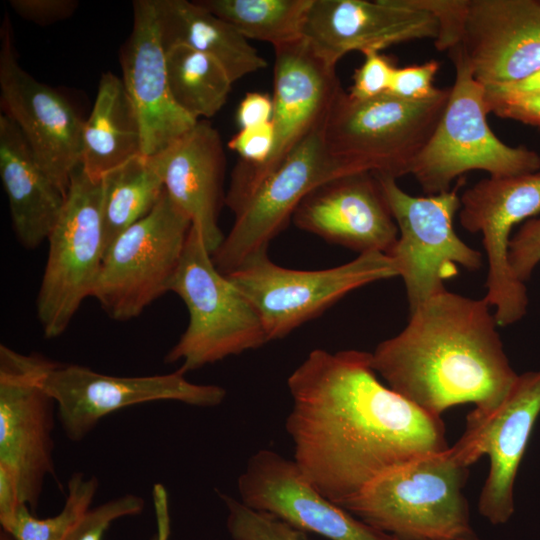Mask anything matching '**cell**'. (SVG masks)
<instances>
[{"label":"cell","mask_w":540,"mask_h":540,"mask_svg":"<svg viewBox=\"0 0 540 540\" xmlns=\"http://www.w3.org/2000/svg\"><path fill=\"white\" fill-rule=\"evenodd\" d=\"M287 385L293 461L340 507L394 468L449 448L441 418L384 386L369 352L312 350Z\"/></svg>","instance_id":"cell-1"},{"label":"cell","mask_w":540,"mask_h":540,"mask_svg":"<svg viewBox=\"0 0 540 540\" xmlns=\"http://www.w3.org/2000/svg\"><path fill=\"white\" fill-rule=\"evenodd\" d=\"M484 299L448 290L410 311L405 328L371 353L389 387L425 412L473 403L486 416L505 399L517 374L505 353L494 312Z\"/></svg>","instance_id":"cell-2"},{"label":"cell","mask_w":540,"mask_h":540,"mask_svg":"<svg viewBox=\"0 0 540 540\" xmlns=\"http://www.w3.org/2000/svg\"><path fill=\"white\" fill-rule=\"evenodd\" d=\"M468 473L449 447L394 468L341 507L401 540L469 538Z\"/></svg>","instance_id":"cell-3"},{"label":"cell","mask_w":540,"mask_h":540,"mask_svg":"<svg viewBox=\"0 0 540 540\" xmlns=\"http://www.w3.org/2000/svg\"><path fill=\"white\" fill-rule=\"evenodd\" d=\"M455 67L443 113L415 159L412 174L428 195L451 189L465 173L482 170L491 177L540 170V155L500 140L487 121L486 90L473 76L461 44L449 52Z\"/></svg>","instance_id":"cell-4"},{"label":"cell","mask_w":540,"mask_h":540,"mask_svg":"<svg viewBox=\"0 0 540 540\" xmlns=\"http://www.w3.org/2000/svg\"><path fill=\"white\" fill-rule=\"evenodd\" d=\"M188 311V324L166 363L184 373L268 342L261 318L243 292L215 266L200 231L192 225L171 282Z\"/></svg>","instance_id":"cell-5"},{"label":"cell","mask_w":540,"mask_h":540,"mask_svg":"<svg viewBox=\"0 0 540 540\" xmlns=\"http://www.w3.org/2000/svg\"><path fill=\"white\" fill-rule=\"evenodd\" d=\"M450 88L412 102L389 93L357 100L343 89L323 126L330 155L349 173L371 172L397 179L410 174L446 106Z\"/></svg>","instance_id":"cell-6"},{"label":"cell","mask_w":540,"mask_h":540,"mask_svg":"<svg viewBox=\"0 0 540 540\" xmlns=\"http://www.w3.org/2000/svg\"><path fill=\"white\" fill-rule=\"evenodd\" d=\"M374 175L398 228L389 256L403 279L409 312L446 291L445 281L457 276L460 266L469 271L482 268L481 252L465 243L453 226L465 178L448 191L414 196L402 190L395 178Z\"/></svg>","instance_id":"cell-7"},{"label":"cell","mask_w":540,"mask_h":540,"mask_svg":"<svg viewBox=\"0 0 540 540\" xmlns=\"http://www.w3.org/2000/svg\"><path fill=\"white\" fill-rule=\"evenodd\" d=\"M56 362L0 345V471L34 513L46 479L55 474L57 404L45 388Z\"/></svg>","instance_id":"cell-8"},{"label":"cell","mask_w":540,"mask_h":540,"mask_svg":"<svg viewBox=\"0 0 540 540\" xmlns=\"http://www.w3.org/2000/svg\"><path fill=\"white\" fill-rule=\"evenodd\" d=\"M227 276L258 312L269 342L284 338L351 291L399 275L391 256L368 252L321 270L285 268L262 253Z\"/></svg>","instance_id":"cell-9"},{"label":"cell","mask_w":540,"mask_h":540,"mask_svg":"<svg viewBox=\"0 0 540 540\" xmlns=\"http://www.w3.org/2000/svg\"><path fill=\"white\" fill-rule=\"evenodd\" d=\"M47 241L36 312L44 336L56 338L92 297L104 258L102 182L90 178L81 164L71 175L63 211Z\"/></svg>","instance_id":"cell-10"},{"label":"cell","mask_w":540,"mask_h":540,"mask_svg":"<svg viewBox=\"0 0 540 540\" xmlns=\"http://www.w3.org/2000/svg\"><path fill=\"white\" fill-rule=\"evenodd\" d=\"M191 227L164 190L155 207L114 241L92 295L110 318H136L170 291Z\"/></svg>","instance_id":"cell-11"},{"label":"cell","mask_w":540,"mask_h":540,"mask_svg":"<svg viewBox=\"0 0 540 540\" xmlns=\"http://www.w3.org/2000/svg\"><path fill=\"white\" fill-rule=\"evenodd\" d=\"M274 50V146L262 166L249 171L233 169L225 204L234 214L286 157L325 122L342 90L335 67L320 59L304 38Z\"/></svg>","instance_id":"cell-12"},{"label":"cell","mask_w":540,"mask_h":540,"mask_svg":"<svg viewBox=\"0 0 540 540\" xmlns=\"http://www.w3.org/2000/svg\"><path fill=\"white\" fill-rule=\"evenodd\" d=\"M324 123L286 157L235 214L229 234L212 254L220 272L228 275L251 258L267 253L270 242L286 227L309 192L330 179L350 174L328 152Z\"/></svg>","instance_id":"cell-13"},{"label":"cell","mask_w":540,"mask_h":540,"mask_svg":"<svg viewBox=\"0 0 540 540\" xmlns=\"http://www.w3.org/2000/svg\"><path fill=\"white\" fill-rule=\"evenodd\" d=\"M459 221L471 233H481L487 257L486 294L498 326H509L527 313L524 283L509 266L513 228L540 214V171L483 179L460 196Z\"/></svg>","instance_id":"cell-14"},{"label":"cell","mask_w":540,"mask_h":540,"mask_svg":"<svg viewBox=\"0 0 540 540\" xmlns=\"http://www.w3.org/2000/svg\"><path fill=\"white\" fill-rule=\"evenodd\" d=\"M45 388L57 404V420L72 442L83 440L109 414L133 405L177 401L216 407L226 396L218 385L196 384L180 369L168 374L111 376L78 364L56 363Z\"/></svg>","instance_id":"cell-15"},{"label":"cell","mask_w":540,"mask_h":540,"mask_svg":"<svg viewBox=\"0 0 540 540\" xmlns=\"http://www.w3.org/2000/svg\"><path fill=\"white\" fill-rule=\"evenodd\" d=\"M0 102L44 171L65 191L81 164L83 122L59 92L18 63L6 13L0 28Z\"/></svg>","instance_id":"cell-16"},{"label":"cell","mask_w":540,"mask_h":540,"mask_svg":"<svg viewBox=\"0 0 540 540\" xmlns=\"http://www.w3.org/2000/svg\"><path fill=\"white\" fill-rule=\"evenodd\" d=\"M540 414V370L518 375L502 403L486 416L468 414L466 428L452 452L466 466L483 455L489 474L478 511L493 525L508 522L514 507V483L530 435Z\"/></svg>","instance_id":"cell-17"},{"label":"cell","mask_w":540,"mask_h":540,"mask_svg":"<svg viewBox=\"0 0 540 540\" xmlns=\"http://www.w3.org/2000/svg\"><path fill=\"white\" fill-rule=\"evenodd\" d=\"M240 501L300 531L330 540H401L378 530L322 496L293 460L262 449L238 478Z\"/></svg>","instance_id":"cell-18"},{"label":"cell","mask_w":540,"mask_h":540,"mask_svg":"<svg viewBox=\"0 0 540 540\" xmlns=\"http://www.w3.org/2000/svg\"><path fill=\"white\" fill-rule=\"evenodd\" d=\"M438 36L435 18L399 0H313L303 38L326 64L347 53L378 51Z\"/></svg>","instance_id":"cell-19"},{"label":"cell","mask_w":540,"mask_h":540,"mask_svg":"<svg viewBox=\"0 0 540 540\" xmlns=\"http://www.w3.org/2000/svg\"><path fill=\"white\" fill-rule=\"evenodd\" d=\"M303 231L359 254L390 255L398 228L377 177L357 172L330 179L309 192L292 219Z\"/></svg>","instance_id":"cell-20"},{"label":"cell","mask_w":540,"mask_h":540,"mask_svg":"<svg viewBox=\"0 0 540 540\" xmlns=\"http://www.w3.org/2000/svg\"><path fill=\"white\" fill-rule=\"evenodd\" d=\"M132 6V31L120 53L121 79L137 115L142 153L154 155L172 146L197 120L171 95L154 0H136Z\"/></svg>","instance_id":"cell-21"},{"label":"cell","mask_w":540,"mask_h":540,"mask_svg":"<svg viewBox=\"0 0 540 540\" xmlns=\"http://www.w3.org/2000/svg\"><path fill=\"white\" fill-rule=\"evenodd\" d=\"M461 46L484 87L531 75L540 69V0H469Z\"/></svg>","instance_id":"cell-22"},{"label":"cell","mask_w":540,"mask_h":540,"mask_svg":"<svg viewBox=\"0 0 540 540\" xmlns=\"http://www.w3.org/2000/svg\"><path fill=\"white\" fill-rule=\"evenodd\" d=\"M225 152L218 131L200 119L166 150L164 189L187 215L213 254L224 239L219 212L225 204Z\"/></svg>","instance_id":"cell-23"},{"label":"cell","mask_w":540,"mask_h":540,"mask_svg":"<svg viewBox=\"0 0 540 540\" xmlns=\"http://www.w3.org/2000/svg\"><path fill=\"white\" fill-rule=\"evenodd\" d=\"M0 176L20 244L35 249L55 227L67 191L40 166L17 126L0 116Z\"/></svg>","instance_id":"cell-24"},{"label":"cell","mask_w":540,"mask_h":540,"mask_svg":"<svg viewBox=\"0 0 540 540\" xmlns=\"http://www.w3.org/2000/svg\"><path fill=\"white\" fill-rule=\"evenodd\" d=\"M162 45H184L215 59L234 83L267 65L234 26L196 1L154 0Z\"/></svg>","instance_id":"cell-25"},{"label":"cell","mask_w":540,"mask_h":540,"mask_svg":"<svg viewBox=\"0 0 540 540\" xmlns=\"http://www.w3.org/2000/svg\"><path fill=\"white\" fill-rule=\"evenodd\" d=\"M142 153L136 112L122 79L102 74L95 102L82 128L81 166L93 180Z\"/></svg>","instance_id":"cell-26"},{"label":"cell","mask_w":540,"mask_h":540,"mask_svg":"<svg viewBox=\"0 0 540 540\" xmlns=\"http://www.w3.org/2000/svg\"><path fill=\"white\" fill-rule=\"evenodd\" d=\"M166 150L138 154L105 174L102 179L104 255L130 226L145 217L164 192Z\"/></svg>","instance_id":"cell-27"},{"label":"cell","mask_w":540,"mask_h":540,"mask_svg":"<svg viewBox=\"0 0 540 540\" xmlns=\"http://www.w3.org/2000/svg\"><path fill=\"white\" fill-rule=\"evenodd\" d=\"M168 85L177 106L195 120L225 105L233 82L212 57L184 45L166 50Z\"/></svg>","instance_id":"cell-28"},{"label":"cell","mask_w":540,"mask_h":540,"mask_svg":"<svg viewBox=\"0 0 540 540\" xmlns=\"http://www.w3.org/2000/svg\"><path fill=\"white\" fill-rule=\"evenodd\" d=\"M199 5L234 26L245 38L273 47L303 38L313 0H199Z\"/></svg>","instance_id":"cell-29"},{"label":"cell","mask_w":540,"mask_h":540,"mask_svg":"<svg viewBox=\"0 0 540 540\" xmlns=\"http://www.w3.org/2000/svg\"><path fill=\"white\" fill-rule=\"evenodd\" d=\"M67 488L64 505L55 516L40 519L21 504L12 519L1 526L0 540H65L74 524L91 508L99 481L95 476L75 472Z\"/></svg>","instance_id":"cell-30"},{"label":"cell","mask_w":540,"mask_h":540,"mask_svg":"<svg viewBox=\"0 0 540 540\" xmlns=\"http://www.w3.org/2000/svg\"><path fill=\"white\" fill-rule=\"evenodd\" d=\"M227 508V529L234 540H308L305 533L271 514L253 510L221 494Z\"/></svg>","instance_id":"cell-31"},{"label":"cell","mask_w":540,"mask_h":540,"mask_svg":"<svg viewBox=\"0 0 540 540\" xmlns=\"http://www.w3.org/2000/svg\"><path fill=\"white\" fill-rule=\"evenodd\" d=\"M145 501L135 494H125L91 507L74 524L65 540H102L111 524L121 518L142 513Z\"/></svg>","instance_id":"cell-32"},{"label":"cell","mask_w":540,"mask_h":540,"mask_svg":"<svg viewBox=\"0 0 540 540\" xmlns=\"http://www.w3.org/2000/svg\"><path fill=\"white\" fill-rule=\"evenodd\" d=\"M401 4L430 13L438 24L434 45L450 52L462 43L469 0H399Z\"/></svg>","instance_id":"cell-33"},{"label":"cell","mask_w":540,"mask_h":540,"mask_svg":"<svg viewBox=\"0 0 540 540\" xmlns=\"http://www.w3.org/2000/svg\"><path fill=\"white\" fill-rule=\"evenodd\" d=\"M439 68L440 63L437 60H430L420 65L396 67L388 93L412 102L431 99L440 91L433 85Z\"/></svg>","instance_id":"cell-34"},{"label":"cell","mask_w":540,"mask_h":540,"mask_svg":"<svg viewBox=\"0 0 540 540\" xmlns=\"http://www.w3.org/2000/svg\"><path fill=\"white\" fill-rule=\"evenodd\" d=\"M364 61L355 70L353 84L347 92L357 100H368L388 93L395 66L378 51L363 54Z\"/></svg>","instance_id":"cell-35"},{"label":"cell","mask_w":540,"mask_h":540,"mask_svg":"<svg viewBox=\"0 0 540 540\" xmlns=\"http://www.w3.org/2000/svg\"><path fill=\"white\" fill-rule=\"evenodd\" d=\"M275 140L271 122L242 128L228 142V148L240 156L234 169L249 171L262 166L269 158Z\"/></svg>","instance_id":"cell-36"},{"label":"cell","mask_w":540,"mask_h":540,"mask_svg":"<svg viewBox=\"0 0 540 540\" xmlns=\"http://www.w3.org/2000/svg\"><path fill=\"white\" fill-rule=\"evenodd\" d=\"M508 260L515 279L525 284L540 263V214L526 220L513 235Z\"/></svg>","instance_id":"cell-37"},{"label":"cell","mask_w":540,"mask_h":540,"mask_svg":"<svg viewBox=\"0 0 540 540\" xmlns=\"http://www.w3.org/2000/svg\"><path fill=\"white\" fill-rule=\"evenodd\" d=\"M485 90L489 113L540 128V92L515 94L491 88Z\"/></svg>","instance_id":"cell-38"},{"label":"cell","mask_w":540,"mask_h":540,"mask_svg":"<svg viewBox=\"0 0 540 540\" xmlns=\"http://www.w3.org/2000/svg\"><path fill=\"white\" fill-rule=\"evenodd\" d=\"M14 12L40 26H48L70 18L78 8L76 0H10Z\"/></svg>","instance_id":"cell-39"},{"label":"cell","mask_w":540,"mask_h":540,"mask_svg":"<svg viewBox=\"0 0 540 540\" xmlns=\"http://www.w3.org/2000/svg\"><path fill=\"white\" fill-rule=\"evenodd\" d=\"M272 115V97L265 93L250 92L240 102L236 120L242 129L269 123Z\"/></svg>","instance_id":"cell-40"},{"label":"cell","mask_w":540,"mask_h":540,"mask_svg":"<svg viewBox=\"0 0 540 540\" xmlns=\"http://www.w3.org/2000/svg\"><path fill=\"white\" fill-rule=\"evenodd\" d=\"M491 88L503 92L526 94L540 92V69L532 73L531 75L504 85L485 87Z\"/></svg>","instance_id":"cell-41"},{"label":"cell","mask_w":540,"mask_h":540,"mask_svg":"<svg viewBox=\"0 0 540 540\" xmlns=\"http://www.w3.org/2000/svg\"><path fill=\"white\" fill-rule=\"evenodd\" d=\"M158 540H168L169 533L166 534V532H158L156 533Z\"/></svg>","instance_id":"cell-42"},{"label":"cell","mask_w":540,"mask_h":540,"mask_svg":"<svg viewBox=\"0 0 540 540\" xmlns=\"http://www.w3.org/2000/svg\"><path fill=\"white\" fill-rule=\"evenodd\" d=\"M454 540H479V539H478L477 536L475 535V536H472V537H469V538H465V539H454Z\"/></svg>","instance_id":"cell-43"},{"label":"cell","mask_w":540,"mask_h":540,"mask_svg":"<svg viewBox=\"0 0 540 540\" xmlns=\"http://www.w3.org/2000/svg\"><path fill=\"white\" fill-rule=\"evenodd\" d=\"M151 540H158L157 535L155 534V536Z\"/></svg>","instance_id":"cell-44"}]
</instances>
